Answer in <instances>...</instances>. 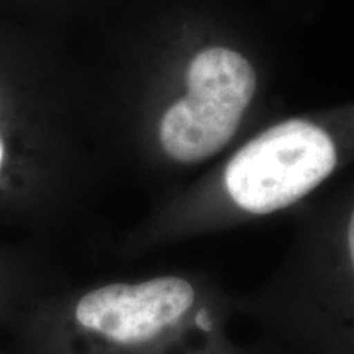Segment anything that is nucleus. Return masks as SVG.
I'll return each instance as SVG.
<instances>
[{"mask_svg": "<svg viewBox=\"0 0 354 354\" xmlns=\"http://www.w3.org/2000/svg\"><path fill=\"white\" fill-rule=\"evenodd\" d=\"M225 354H248V353H246V349H245V346H240V344H238V346H236V348H234V349H232V351L225 353Z\"/></svg>", "mask_w": 354, "mask_h": 354, "instance_id": "20e7f679", "label": "nucleus"}, {"mask_svg": "<svg viewBox=\"0 0 354 354\" xmlns=\"http://www.w3.org/2000/svg\"><path fill=\"white\" fill-rule=\"evenodd\" d=\"M2 162H3V145H2V140H0V167H2Z\"/></svg>", "mask_w": 354, "mask_h": 354, "instance_id": "39448f33", "label": "nucleus"}, {"mask_svg": "<svg viewBox=\"0 0 354 354\" xmlns=\"http://www.w3.org/2000/svg\"><path fill=\"white\" fill-rule=\"evenodd\" d=\"M256 91L253 66L230 48H207L194 56L187 71V97L243 115Z\"/></svg>", "mask_w": 354, "mask_h": 354, "instance_id": "7ed1b4c3", "label": "nucleus"}, {"mask_svg": "<svg viewBox=\"0 0 354 354\" xmlns=\"http://www.w3.org/2000/svg\"><path fill=\"white\" fill-rule=\"evenodd\" d=\"M234 292L198 269L92 287L57 323L63 354H225L238 346Z\"/></svg>", "mask_w": 354, "mask_h": 354, "instance_id": "f257e3e1", "label": "nucleus"}, {"mask_svg": "<svg viewBox=\"0 0 354 354\" xmlns=\"http://www.w3.org/2000/svg\"><path fill=\"white\" fill-rule=\"evenodd\" d=\"M241 118L243 115L209 102L184 97L172 104L159 122V149L176 166L201 165L232 143Z\"/></svg>", "mask_w": 354, "mask_h": 354, "instance_id": "f03ea898", "label": "nucleus"}]
</instances>
